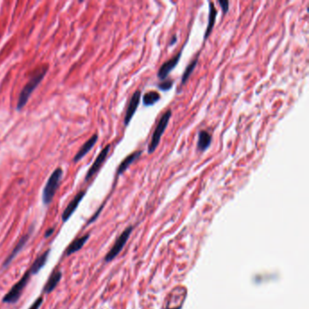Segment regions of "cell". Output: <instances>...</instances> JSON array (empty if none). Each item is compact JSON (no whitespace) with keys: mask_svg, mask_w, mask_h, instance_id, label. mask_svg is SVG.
<instances>
[{"mask_svg":"<svg viewBox=\"0 0 309 309\" xmlns=\"http://www.w3.org/2000/svg\"><path fill=\"white\" fill-rule=\"evenodd\" d=\"M198 57H197V58H195L193 61H192V62L189 64V65L187 66V68L185 69V71H184V73H183V75H182V77H181V84H182V85H183L184 84H186L188 79L193 75V71L196 68V65L198 64Z\"/></svg>","mask_w":309,"mask_h":309,"instance_id":"cell-19","label":"cell"},{"mask_svg":"<svg viewBox=\"0 0 309 309\" xmlns=\"http://www.w3.org/2000/svg\"><path fill=\"white\" fill-rule=\"evenodd\" d=\"M97 140H98V134H93V136L89 140H86L84 142V144L81 147V149L76 153V156L73 159V162L76 164L79 161H81L83 158L84 157L88 152L93 149L94 145H95V143L97 142Z\"/></svg>","mask_w":309,"mask_h":309,"instance_id":"cell-11","label":"cell"},{"mask_svg":"<svg viewBox=\"0 0 309 309\" xmlns=\"http://www.w3.org/2000/svg\"><path fill=\"white\" fill-rule=\"evenodd\" d=\"M55 232V228L54 227H51V228H48L47 231H46V233H45V238H49V237H51L52 236L53 233Z\"/></svg>","mask_w":309,"mask_h":309,"instance_id":"cell-23","label":"cell"},{"mask_svg":"<svg viewBox=\"0 0 309 309\" xmlns=\"http://www.w3.org/2000/svg\"><path fill=\"white\" fill-rule=\"evenodd\" d=\"M181 56V52H180L179 54H177L174 57L169 59L162 64V66L160 67L157 74L160 80H162V81L166 80V78H167V76H169V73L175 68L176 65L179 63Z\"/></svg>","mask_w":309,"mask_h":309,"instance_id":"cell-10","label":"cell"},{"mask_svg":"<svg viewBox=\"0 0 309 309\" xmlns=\"http://www.w3.org/2000/svg\"><path fill=\"white\" fill-rule=\"evenodd\" d=\"M170 117H171V111L170 110L165 112L163 114V116L161 117L159 123H157V126H156V128L152 134L151 142L149 143V146H148V153H152L157 149L158 145H159L161 139H162V136L168 126Z\"/></svg>","mask_w":309,"mask_h":309,"instance_id":"cell-4","label":"cell"},{"mask_svg":"<svg viewBox=\"0 0 309 309\" xmlns=\"http://www.w3.org/2000/svg\"><path fill=\"white\" fill-rule=\"evenodd\" d=\"M176 41H177V37H176V36H174V37H173V39H172V41H170V45H174V44H175Z\"/></svg>","mask_w":309,"mask_h":309,"instance_id":"cell-24","label":"cell"},{"mask_svg":"<svg viewBox=\"0 0 309 309\" xmlns=\"http://www.w3.org/2000/svg\"><path fill=\"white\" fill-rule=\"evenodd\" d=\"M63 174H64L63 169L58 167L53 171L52 174L47 180L42 194V199L44 204L49 205L52 202L53 198L57 192L61 181L63 179Z\"/></svg>","mask_w":309,"mask_h":309,"instance_id":"cell-2","label":"cell"},{"mask_svg":"<svg viewBox=\"0 0 309 309\" xmlns=\"http://www.w3.org/2000/svg\"><path fill=\"white\" fill-rule=\"evenodd\" d=\"M110 149H111V145H107L105 146V148L101 151L99 155L95 159L93 165L90 167V169L88 170L87 173L85 175V178H84V181L87 182V181H90L93 176L95 175L99 171L102 165L105 164V160H106V158H107L109 152H110Z\"/></svg>","mask_w":309,"mask_h":309,"instance_id":"cell-6","label":"cell"},{"mask_svg":"<svg viewBox=\"0 0 309 309\" xmlns=\"http://www.w3.org/2000/svg\"><path fill=\"white\" fill-rule=\"evenodd\" d=\"M160 100H161L160 93L154 92V91H151V92H148L143 95L142 102L145 106H151V105H155Z\"/></svg>","mask_w":309,"mask_h":309,"instance_id":"cell-18","label":"cell"},{"mask_svg":"<svg viewBox=\"0 0 309 309\" xmlns=\"http://www.w3.org/2000/svg\"><path fill=\"white\" fill-rule=\"evenodd\" d=\"M217 15H218V11H217L216 7L213 5V3H210V13H209V22H208V26H207V28L205 31L204 39L206 40L207 38H209L213 28L215 26V22H216Z\"/></svg>","mask_w":309,"mask_h":309,"instance_id":"cell-17","label":"cell"},{"mask_svg":"<svg viewBox=\"0 0 309 309\" xmlns=\"http://www.w3.org/2000/svg\"><path fill=\"white\" fill-rule=\"evenodd\" d=\"M31 273L29 269L24 274L23 277L17 282L14 286H12L11 289L6 293L2 299V302L5 304H15L18 302L19 298H21L23 290L28 286L31 278Z\"/></svg>","mask_w":309,"mask_h":309,"instance_id":"cell-3","label":"cell"},{"mask_svg":"<svg viewBox=\"0 0 309 309\" xmlns=\"http://www.w3.org/2000/svg\"><path fill=\"white\" fill-rule=\"evenodd\" d=\"M89 237H90L89 234H86V235L82 236V237H79V238L75 239L74 241H72L69 246L66 248V250H65V255L66 256H70L72 254L80 251L85 244V242L87 241Z\"/></svg>","mask_w":309,"mask_h":309,"instance_id":"cell-13","label":"cell"},{"mask_svg":"<svg viewBox=\"0 0 309 309\" xmlns=\"http://www.w3.org/2000/svg\"><path fill=\"white\" fill-rule=\"evenodd\" d=\"M32 231H33V227H31V229H30L28 233L25 234V235L22 236V237L20 238V239L18 240L16 247L13 249L11 253L8 255V257H6V260L3 263V268H7V267L9 266V264L14 260V258L18 256V254H19V252L23 250L24 247L28 243V239H29L30 237H31Z\"/></svg>","mask_w":309,"mask_h":309,"instance_id":"cell-8","label":"cell"},{"mask_svg":"<svg viewBox=\"0 0 309 309\" xmlns=\"http://www.w3.org/2000/svg\"><path fill=\"white\" fill-rule=\"evenodd\" d=\"M85 194H86V191H80L71 200L69 204L67 205V207L64 209V212L62 214L63 222H66L70 219L72 215L74 214V212L76 211V209L78 208L79 204L81 203L83 198H84Z\"/></svg>","mask_w":309,"mask_h":309,"instance_id":"cell-7","label":"cell"},{"mask_svg":"<svg viewBox=\"0 0 309 309\" xmlns=\"http://www.w3.org/2000/svg\"><path fill=\"white\" fill-rule=\"evenodd\" d=\"M211 135H210L209 132L202 130L198 133V142H197V145H198V150L200 152H205L210 144H211Z\"/></svg>","mask_w":309,"mask_h":309,"instance_id":"cell-16","label":"cell"},{"mask_svg":"<svg viewBox=\"0 0 309 309\" xmlns=\"http://www.w3.org/2000/svg\"><path fill=\"white\" fill-rule=\"evenodd\" d=\"M219 5L222 7V11L224 14H226L229 10V2L226 1V0H219L218 1Z\"/></svg>","mask_w":309,"mask_h":309,"instance_id":"cell-21","label":"cell"},{"mask_svg":"<svg viewBox=\"0 0 309 309\" xmlns=\"http://www.w3.org/2000/svg\"><path fill=\"white\" fill-rule=\"evenodd\" d=\"M49 254H50V250H47V251H45L44 253H42L40 256H38V257L35 258V261L33 262L31 268H29L31 275L37 274V273L41 270L42 268L45 267L47 259H48Z\"/></svg>","mask_w":309,"mask_h":309,"instance_id":"cell-14","label":"cell"},{"mask_svg":"<svg viewBox=\"0 0 309 309\" xmlns=\"http://www.w3.org/2000/svg\"><path fill=\"white\" fill-rule=\"evenodd\" d=\"M63 274L60 270H55L50 277L48 278L46 285L44 286L43 292L45 294H50L51 292L55 290V288L58 285L60 280H62Z\"/></svg>","mask_w":309,"mask_h":309,"instance_id":"cell-12","label":"cell"},{"mask_svg":"<svg viewBox=\"0 0 309 309\" xmlns=\"http://www.w3.org/2000/svg\"><path fill=\"white\" fill-rule=\"evenodd\" d=\"M133 231V227H129L123 231V233L121 234L118 239H116L115 243L113 244V246L112 247L110 251L106 254L105 256V260L106 262H109L112 261L113 258H115L117 257V255L122 251L124 245L126 244L127 240H128L130 235Z\"/></svg>","mask_w":309,"mask_h":309,"instance_id":"cell-5","label":"cell"},{"mask_svg":"<svg viewBox=\"0 0 309 309\" xmlns=\"http://www.w3.org/2000/svg\"><path fill=\"white\" fill-rule=\"evenodd\" d=\"M174 82L171 80H164L158 84V87L163 91H169L170 88L172 87Z\"/></svg>","mask_w":309,"mask_h":309,"instance_id":"cell-20","label":"cell"},{"mask_svg":"<svg viewBox=\"0 0 309 309\" xmlns=\"http://www.w3.org/2000/svg\"><path fill=\"white\" fill-rule=\"evenodd\" d=\"M140 96H141L140 91L137 90L134 92L132 98L130 100L128 107L126 110V113H125V117H124V125L125 126H128L131 120L134 117L135 112L137 111V108L140 105Z\"/></svg>","mask_w":309,"mask_h":309,"instance_id":"cell-9","label":"cell"},{"mask_svg":"<svg viewBox=\"0 0 309 309\" xmlns=\"http://www.w3.org/2000/svg\"><path fill=\"white\" fill-rule=\"evenodd\" d=\"M141 153H142L141 151L134 152H133L132 154H130L127 157L125 158L123 162L121 163V164L119 165V167H118V169H117V175L119 176L121 175V174H123V172H124L126 169H128L129 167H130L132 164H134V162H135L138 158L140 157V155H141Z\"/></svg>","mask_w":309,"mask_h":309,"instance_id":"cell-15","label":"cell"},{"mask_svg":"<svg viewBox=\"0 0 309 309\" xmlns=\"http://www.w3.org/2000/svg\"><path fill=\"white\" fill-rule=\"evenodd\" d=\"M43 301H44V299H43L42 297H39V298H36L35 300V302L31 305V307H30L28 309H40V307H41L42 304H43Z\"/></svg>","mask_w":309,"mask_h":309,"instance_id":"cell-22","label":"cell"},{"mask_svg":"<svg viewBox=\"0 0 309 309\" xmlns=\"http://www.w3.org/2000/svg\"><path fill=\"white\" fill-rule=\"evenodd\" d=\"M49 66L47 64H43L41 66H38L31 72L29 79L28 83L25 84L23 89L19 93L18 96V104H17V110L21 111L26 105L28 104L31 94L35 91L36 87L40 84L42 80L48 72Z\"/></svg>","mask_w":309,"mask_h":309,"instance_id":"cell-1","label":"cell"}]
</instances>
